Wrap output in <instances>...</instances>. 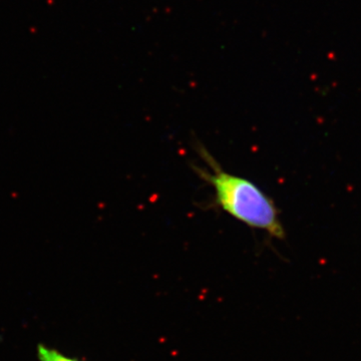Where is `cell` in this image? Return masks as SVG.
Segmentation results:
<instances>
[{
	"instance_id": "obj_2",
	"label": "cell",
	"mask_w": 361,
	"mask_h": 361,
	"mask_svg": "<svg viewBox=\"0 0 361 361\" xmlns=\"http://www.w3.org/2000/svg\"><path fill=\"white\" fill-rule=\"evenodd\" d=\"M37 357L39 361H82L61 353L58 349L49 348L44 344L37 345Z\"/></svg>"
},
{
	"instance_id": "obj_1",
	"label": "cell",
	"mask_w": 361,
	"mask_h": 361,
	"mask_svg": "<svg viewBox=\"0 0 361 361\" xmlns=\"http://www.w3.org/2000/svg\"><path fill=\"white\" fill-rule=\"evenodd\" d=\"M198 153L210 171L196 167L199 177L210 184L219 208L253 229L267 232L273 238L285 239L286 233L274 201L250 180L223 170L203 146Z\"/></svg>"
}]
</instances>
